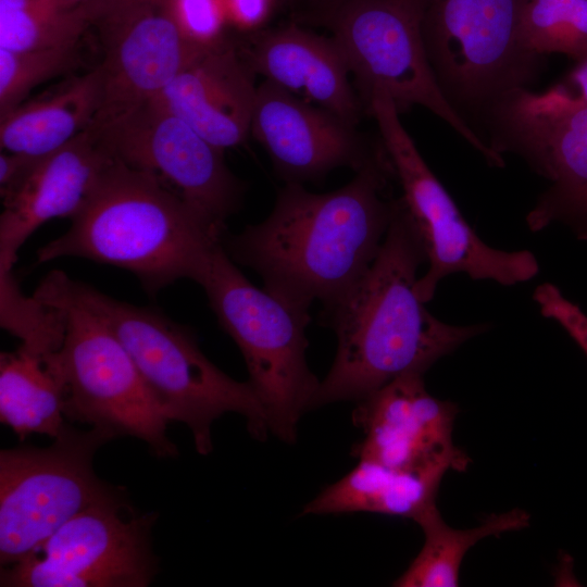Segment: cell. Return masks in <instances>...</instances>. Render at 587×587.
Here are the masks:
<instances>
[{
    "mask_svg": "<svg viewBox=\"0 0 587 587\" xmlns=\"http://www.w3.org/2000/svg\"><path fill=\"white\" fill-rule=\"evenodd\" d=\"M552 88L576 102L587 103V57L577 61L563 79Z\"/></svg>",
    "mask_w": 587,
    "mask_h": 587,
    "instance_id": "cell-31",
    "label": "cell"
},
{
    "mask_svg": "<svg viewBox=\"0 0 587 587\" xmlns=\"http://www.w3.org/2000/svg\"><path fill=\"white\" fill-rule=\"evenodd\" d=\"M366 103L401 188L402 203L424 247L428 266L415 285L419 298L430 301L439 282L454 273L504 286L533 279L539 265L532 252L492 248L464 220L402 125L391 98L374 90Z\"/></svg>",
    "mask_w": 587,
    "mask_h": 587,
    "instance_id": "cell-9",
    "label": "cell"
},
{
    "mask_svg": "<svg viewBox=\"0 0 587 587\" xmlns=\"http://www.w3.org/2000/svg\"><path fill=\"white\" fill-rule=\"evenodd\" d=\"M0 421L24 440L55 438L65 427L61 383L45 355L22 346L0 354Z\"/></svg>",
    "mask_w": 587,
    "mask_h": 587,
    "instance_id": "cell-22",
    "label": "cell"
},
{
    "mask_svg": "<svg viewBox=\"0 0 587 587\" xmlns=\"http://www.w3.org/2000/svg\"><path fill=\"white\" fill-rule=\"evenodd\" d=\"M1 327L21 339V346L46 355L61 347L65 334L63 311L20 290L12 271H0Z\"/></svg>",
    "mask_w": 587,
    "mask_h": 587,
    "instance_id": "cell-26",
    "label": "cell"
},
{
    "mask_svg": "<svg viewBox=\"0 0 587 587\" xmlns=\"http://www.w3.org/2000/svg\"><path fill=\"white\" fill-rule=\"evenodd\" d=\"M476 121L496 153L522 158L549 183L526 216L528 228L564 222L587 237V103L552 87L540 93L517 88Z\"/></svg>",
    "mask_w": 587,
    "mask_h": 587,
    "instance_id": "cell-10",
    "label": "cell"
},
{
    "mask_svg": "<svg viewBox=\"0 0 587 587\" xmlns=\"http://www.w3.org/2000/svg\"><path fill=\"white\" fill-rule=\"evenodd\" d=\"M153 513L138 514L125 495L92 505L15 563L1 587H146L155 576Z\"/></svg>",
    "mask_w": 587,
    "mask_h": 587,
    "instance_id": "cell-12",
    "label": "cell"
},
{
    "mask_svg": "<svg viewBox=\"0 0 587 587\" xmlns=\"http://www.w3.org/2000/svg\"><path fill=\"white\" fill-rule=\"evenodd\" d=\"M91 29L102 51L95 67L99 107L89 127L96 133L157 97L209 48L182 34L167 0H112Z\"/></svg>",
    "mask_w": 587,
    "mask_h": 587,
    "instance_id": "cell-13",
    "label": "cell"
},
{
    "mask_svg": "<svg viewBox=\"0 0 587 587\" xmlns=\"http://www.w3.org/2000/svg\"><path fill=\"white\" fill-rule=\"evenodd\" d=\"M520 36L523 47L539 58L561 53L583 60L587 57V0H528Z\"/></svg>",
    "mask_w": 587,
    "mask_h": 587,
    "instance_id": "cell-25",
    "label": "cell"
},
{
    "mask_svg": "<svg viewBox=\"0 0 587 587\" xmlns=\"http://www.w3.org/2000/svg\"><path fill=\"white\" fill-rule=\"evenodd\" d=\"M529 514L519 508L488 515L478 526L469 529L450 527L437 505L415 522L424 534V544L405 572L395 580L399 587H454L459 585L462 561L478 541L490 536L516 532L529 525Z\"/></svg>",
    "mask_w": 587,
    "mask_h": 587,
    "instance_id": "cell-23",
    "label": "cell"
},
{
    "mask_svg": "<svg viewBox=\"0 0 587 587\" xmlns=\"http://www.w3.org/2000/svg\"><path fill=\"white\" fill-rule=\"evenodd\" d=\"M221 229L155 173L113 157L70 228L37 251V263L63 257L111 264L135 274L155 295L197 282Z\"/></svg>",
    "mask_w": 587,
    "mask_h": 587,
    "instance_id": "cell-3",
    "label": "cell"
},
{
    "mask_svg": "<svg viewBox=\"0 0 587 587\" xmlns=\"http://www.w3.org/2000/svg\"><path fill=\"white\" fill-rule=\"evenodd\" d=\"M445 467L398 469L359 459L341 479L305 504L302 514L370 512L416 520L436 505Z\"/></svg>",
    "mask_w": 587,
    "mask_h": 587,
    "instance_id": "cell-20",
    "label": "cell"
},
{
    "mask_svg": "<svg viewBox=\"0 0 587 587\" xmlns=\"http://www.w3.org/2000/svg\"><path fill=\"white\" fill-rule=\"evenodd\" d=\"M250 133L286 183L321 178L334 168L358 172L382 150L367 148L354 126L282 87L257 88Z\"/></svg>",
    "mask_w": 587,
    "mask_h": 587,
    "instance_id": "cell-16",
    "label": "cell"
},
{
    "mask_svg": "<svg viewBox=\"0 0 587 587\" xmlns=\"http://www.w3.org/2000/svg\"><path fill=\"white\" fill-rule=\"evenodd\" d=\"M99 107L96 68L75 77L55 92L21 103L0 116L1 150L47 155L88 129Z\"/></svg>",
    "mask_w": 587,
    "mask_h": 587,
    "instance_id": "cell-21",
    "label": "cell"
},
{
    "mask_svg": "<svg viewBox=\"0 0 587 587\" xmlns=\"http://www.w3.org/2000/svg\"><path fill=\"white\" fill-rule=\"evenodd\" d=\"M316 1H317V0H316ZM319 1H322L323 3L329 4V3L335 2V1H337V0H319Z\"/></svg>",
    "mask_w": 587,
    "mask_h": 587,
    "instance_id": "cell-33",
    "label": "cell"
},
{
    "mask_svg": "<svg viewBox=\"0 0 587 587\" xmlns=\"http://www.w3.org/2000/svg\"><path fill=\"white\" fill-rule=\"evenodd\" d=\"M527 1L424 0L429 63L450 103L467 122L471 116V126L491 103L529 88L540 73L544 58L528 52L520 36Z\"/></svg>",
    "mask_w": 587,
    "mask_h": 587,
    "instance_id": "cell-8",
    "label": "cell"
},
{
    "mask_svg": "<svg viewBox=\"0 0 587 587\" xmlns=\"http://www.w3.org/2000/svg\"><path fill=\"white\" fill-rule=\"evenodd\" d=\"M113 437L65 425L51 446L0 451V564L17 562L82 511L124 494L93 471Z\"/></svg>",
    "mask_w": 587,
    "mask_h": 587,
    "instance_id": "cell-11",
    "label": "cell"
},
{
    "mask_svg": "<svg viewBox=\"0 0 587 587\" xmlns=\"http://www.w3.org/2000/svg\"><path fill=\"white\" fill-rule=\"evenodd\" d=\"M65 295L101 319L125 347L168 422L186 424L197 452L212 451L211 426L227 412L247 420L264 439L268 425L251 383L222 372L200 350L195 335L160 312L109 297L60 271L47 275Z\"/></svg>",
    "mask_w": 587,
    "mask_h": 587,
    "instance_id": "cell-4",
    "label": "cell"
},
{
    "mask_svg": "<svg viewBox=\"0 0 587 587\" xmlns=\"http://www.w3.org/2000/svg\"><path fill=\"white\" fill-rule=\"evenodd\" d=\"M197 283L221 327L242 353L270 432L294 442L298 422L313 408L320 384L305 360L308 310L257 288L221 242L209 253Z\"/></svg>",
    "mask_w": 587,
    "mask_h": 587,
    "instance_id": "cell-5",
    "label": "cell"
},
{
    "mask_svg": "<svg viewBox=\"0 0 587 587\" xmlns=\"http://www.w3.org/2000/svg\"><path fill=\"white\" fill-rule=\"evenodd\" d=\"M257 88L253 72L224 39L205 49L153 99L225 150L250 133Z\"/></svg>",
    "mask_w": 587,
    "mask_h": 587,
    "instance_id": "cell-18",
    "label": "cell"
},
{
    "mask_svg": "<svg viewBox=\"0 0 587 587\" xmlns=\"http://www.w3.org/2000/svg\"><path fill=\"white\" fill-rule=\"evenodd\" d=\"M65 5H76L88 0H55Z\"/></svg>",
    "mask_w": 587,
    "mask_h": 587,
    "instance_id": "cell-32",
    "label": "cell"
},
{
    "mask_svg": "<svg viewBox=\"0 0 587 587\" xmlns=\"http://www.w3.org/2000/svg\"><path fill=\"white\" fill-rule=\"evenodd\" d=\"M77 46L28 51L0 49V116L22 103L39 84L70 71Z\"/></svg>",
    "mask_w": 587,
    "mask_h": 587,
    "instance_id": "cell-27",
    "label": "cell"
},
{
    "mask_svg": "<svg viewBox=\"0 0 587 587\" xmlns=\"http://www.w3.org/2000/svg\"><path fill=\"white\" fill-rule=\"evenodd\" d=\"M95 134L114 158L159 175L218 228L239 208L243 188L224 150L154 99Z\"/></svg>",
    "mask_w": 587,
    "mask_h": 587,
    "instance_id": "cell-14",
    "label": "cell"
},
{
    "mask_svg": "<svg viewBox=\"0 0 587 587\" xmlns=\"http://www.w3.org/2000/svg\"><path fill=\"white\" fill-rule=\"evenodd\" d=\"M182 34L192 43L211 47L224 40L228 23L222 0H167Z\"/></svg>",
    "mask_w": 587,
    "mask_h": 587,
    "instance_id": "cell-28",
    "label": "cell"
},
{
    "mask_svg": "<svg viewBox=\"0 0 587 587\" xmlns=\"http://www.w3.org/2000/svg\"><path fill=\"white\" fill-rule=\"evenodd\" d=\"M533 299L540 313L563 327L587 354V315L550 283L537 286Z\"/></svg>",
    "mask_w": 587,
    "mask_h": 587,
    "instance_id": "cell-29",
    "label": "cell"
},
{
    "mask_svg": "<svg viewBox=\"0 0 587 587\" xmlns=\"http://www.w3.org/2000/svg\"><path fill=\"white\" fill-rule=\"evenodd\" d=\"M423 375H402L358 401L355 457L398 469H467L470 458L453 442L458 407L432 396Z\"/></svg>",
    "mask_w": 587,
    "mask_h": 587,
    "instance_id": "cell-15",
    "label": "cell"
},
{
    "mask_svg": "<svg viewBox=\"0 0 587 587\" xmlns=\"http://www.w3.org/2000/svg\"><path fill=\"white\" fill-rule=\"evenodd\" d=\"M424 0H337L324 22L366 99L385 91L399 113L423 107L446 122L486 162L504 165L445 96L429 63L423 34Z\"/></svg>",
    "mask_w": 587,
    "mask_h": 587,
    "instance_id": "cell-7",
    "label": "cell"
},
{
    "mask_svg": "<svg viewBox=\"0 0 587 587\" xmlns=\"http://www.w3.org/2000/svg\"><path fill=\"white\" fill-rule=\"evenodd\" d=\"M112 159L88 128L38 158L14 187L1 193L0 271L13 270L18 249L45 222L75 215Z\"/></svg>",
    "mask_w": 587,
    "mask_h": 587,
    "instance_id": "cell-17",
    "label": "cell"
},
{
    "mask_svg": "<svg viewBox=\"0 0 587 587\" xmlns=\"http://www.w3.org/2000/svg\"><path fill=\"white\" fill-rule=\"evenodd\" d=\"M395 177L384 149L339 189L314 193L286 183L270 215L221 243L237 264L263 279L264 289L308 310L344 296L375 260L398 199L387 197Z\"/></svg>",
    "mask_w": 587,
    "mask_h": 587,
    "instance_id": "cell-1",
    "label": "cell"
},
{
    "mask_svg": "<svg viewBox=\"0 0 587 587\" xmlns=\"http://www.w3.org/2000/svg\"><path fill=\"white\" fill-rule=\"evenodd\" d=\"M34 296L64 314L63 342L45 359L61 383L65 419L113 438L136 437L160 458L176 455L177 448L166 435L168 420L110 327L47 276Z\"/></svg>",
    "mask_w": 587,
    "mask_h": 587,
    "instance_id": "cell-6",
    "label": "cell"
},
{
    "mask_svg": "<svg viewBox=\"0 0 587 587\" xmlns=\"http://www.w3.org/2000/svg\"><path fill=\"white\" fill-rule=\"evenodd\" d=\"M426 262L421 238L402 203L363 276L323 315L337 336L333 365L313 408L360 401L389 382L424 374L484 326H457L435 317L419 298L417 270Z\"/></svg>",
    "mask_w": 587,
    "mask_h": 587,
    "instance_id": "cell-2",
    "label": "cell"
},
{
    "mask_svg": "<svg viewBox=\"0 0 587 587\" xmlns=\"http://www.w3.org/2000/svg\"><path fill=\"white\" fill-rule=\"evenodd\" d=\"M227 21L240 30L260 28L272 13L275 0H222Z\"/></svg>",
    "mask_w": 587,
    "mask_h": 587,
    "instance_id": "cell-30",
    "label": "cell"
},
{
    "mask_svg": "<svg viewBox=\"0 0 587 587\" xmlns=\"http://www.w3.org/2000/svg\"><path fill=\"white\" fill-rule=\"evenodd\" d=\"M253 72L355 126L362 104L349 82L350 70L332 37L296 24L259 33L242 57Z\"/></svg>",
    "mask_w": 587,
    "mask_h": 587,
    "instance_id": "cell-19",
    "label": "cell"
},
{
    "mask_svg": "<svg viewBox=\"0 0 587 587\" xmlns=\"http://www.w3.org/2000/svg\"><path fill=\"white\" fill-rule=\"evenodd\" d=\"M112 0L65 5L55 0H0V49L77 46Z\"/></svg>",
    "mask_w": 587,
    "mask_h": 587,
    "instance_id": "cell-24",
    "label": "cell"
}]
</instances>
